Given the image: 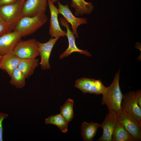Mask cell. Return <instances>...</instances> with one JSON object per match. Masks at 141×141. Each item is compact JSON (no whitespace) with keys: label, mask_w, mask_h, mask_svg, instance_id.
Here are the masks:
<instances>
[{"label":"cell","mask_w":141,"mask_h":141,"mask_svg":"<svg viewBox=\"0 0 141 141\" xmlns=\"http://www.w3.org/2000/svg\"><path fill=\"white\" fill-rule=\"evenodd\" d=\"M134 96L136 100L139 107L141 108V90H139L135 92Z\"/></svg>","instance_id":"25"},{"label":"cell","mask_w":141,"mask_h":141,"mask_svg":"<svg viewBox=\"0 0 141 141\" xmlns=\"http://www.w3.org/2000/svg\"><path fill=\"white\" fill-rule=\"evenodd\" d=\"M116 112L109 111L100 127L103 129L102 135L97 140L99 141H112V134L118 122Z\"/></svg>","instance_id":"13"},{"label":"cell","mask_w":141,"mask_h":141,"mask_svg":"<svg viewBox=\"0 0 141 141\" xmlns=\"http://www.w3.org/2000/svg\"><path fill=\"white\" fill-rule=\"evenodd\" d=\"M22 36L18 32L13 31L0 37V55L3 56L13 51Z\"/></svg>","instance_id":"12"},{"label":"cell","mask_w":141,"mask_h":141,"mask_svg":"<svg viewBox=\"0 0 141 141\" xmlns=\"http://www.w3.org/2000/svg\"><path fill=\"white\" fill-rule=\"evenodd\" d=\"M38 58H21L17 67L26 78L28 79L33 74L38 66Z\"/></svg>","instance_id":"16"},{"label":"cell","mask_w":141,"mask_h":141,"mask_svg":"<svg viewBox=\"0 0 141 141\" xmlns=\"http://www.w3.org/2000/svg\"><path fill=\"white\" fill-rule=\"evenodd\" d=\"M48 4V0H26L21 17L34 16L40 13H45Z\"/></svg>","instance_id":"9"},{"label":"cell","mask_w":141,"mask_h":141,"mask_svg":"<svg viewBox=\"0 0 141 141\" xmlns=\"http://www.w3.org/2000/svg\"><path fill=\"white\" fill-rule=\"evenodd\" d=\"M111 140L112 141H136L131 135L118 121L113 132Z\"/></svg>","instance_id":"19"},{"label":"cell","mask_w":141,"mask_h":141,"mask_svg":"<svg viewBox=\"0 0 141 141\" xmlns=\"http://www.w3.org/2000/svg\"><path fill=\"white\" fill-rule=\"evenodd\" d=\"M135 92L130 91L124 95L121 108L133 116L141 124V108L136 100Z\"/></svg>","instance_id":"8"},{"label":"cell","mask_w":141,"mask_h":141,"mask_svg":"<svg viewBox=\"0 0 141 141\" xmlns=\"http://www.w3.org/2000/svg\"><path fill=\"white\" fill-rule=\"evenodd\" d=\"M84 94H102L106 88L100 79L82 78L77 80L74 85Z\"/></svg>","instance_id":"6"},{"label":"cell","mask_w":141,"mask_h":141,"mask_svg":"<svg viewBox=\"0 0 141 141\" xmlns=\"http://www.w3.org/2000/svg\"><path fill=\"white\" fill-rule=\"evenodd\" d=\"M59 38H52L46 42L43 43L38 41V50L41 58L39 64L43 70L50 69L49 63L50 55L53 46Z\"/></svg>","instance_id":"14"},{"label":"cell","mask_w":141,"mask_h":141,"mask_svg":"<svg viewBox=\"0 0 141 141\" xmlns=\"http://www.w3.org/2000/svg\"><path fill=\"white\" fill-rule=\"evenodd\" d=\"M17 0H0V7L11 3Z\"/></svg>","instance_id":"26"},{"label":"cell","mask_w":141,"mask_h":141,"mask_svg":"<svg viewBox=\"0 0 141 141\" xmlns=\"http://www.w3.org/2000/svg\"><path fill=\"white\" fill-rule=\"evenodd\" d=\"M52 3H54L56 2L57 1H58L59 0H49Z\"/></svg>","instance_id":"27"},{"label":"cell","mask_w":141,"mask_h":141,"mask_svg":"<svg viewBox=\"0 0 141 141\" xmlns=\"http://www.w3.org/2000/svg\"><path fill=\"white\" fill-rule=\"evenodd\" d=\"M48 20L47 16L44 13L34 16L22 17L13 30L19 33L22 37H25L34 32L44 25Z\"/></svg>","instance_id":"2"},{"label":"cell","mask_w":141,"mask_h":141,"mask_svg":"<svg viewBox=\"0 0 141 141\" xmlns=\"http://www.w3.org/2000/svg\"><path fill=\"white\" fill-rule=\"evenodd\" d=\"M118 121L136 141L141 140V124L132 115L121 108L116 113Z\"/></svg>","instance_id":"4"},{"label":"cell","mask_w":141,"mask_h":141,"mask_svg":"<svg viewBox=\"0 0 141 141\" xmlns=\"http://www.w3.org/2000/svg\"><path fill=\"white\" fill-rule=\"evenodd\" d=\"M2 56H1L0 55V62L1 58H2ZM0 69H1V68H0Z\"/></svg>","instance_id":"28"},{"label":"cell","mask_w":141,"mask_h":141,"mask_svg":"<svg viewBox=\"0 0 141 141\" xmlns=\"http://www.w3.org/2000/svg\"><path fill=\"white\" fill-rule=\"evenodd\" d=\"M45 123L46 124H52L56 126L63 133H66L68 131L69 123L60 113L46 118Z\"/></svg>","instance_id":"20"},{"label":"cell","mask_w":141,"mask_h":141,"mask_svg":"<svg viewBox=\"0 0 141 141\" xmlns=\"http://www.w3.org/2000/svg\"><path fill=\"white\" fill-rule=\"evenodd\" d=\"M21 60L13 51L2 56L0 62L1 69L5 70L10 77L14 70L18 67Z\"/></svg>","instance_id":"15"},{"label":"cell","mask_w":141,"mask_h":141,"mask_svg":"<svg viewBox=\"0 0 141 141\" xmlns=\"http://www.w3.org/2000/svg\"><path fill=\"white\" fill-rule=\"evenodd\" d=\"M8 116V115L6 113H0V141H3V128L2 122Z\"/></svg>","instance_id":"24"},{"label":"cell","mask_w":141,"mask_h":141,"mask_svg":"<svg viewBox=\"0 0 141 141\" xmlns=\"http://www.w3.org/2000/svg\"><path fill=\"white\" fill-rule=\"evenodd\" d=\"M26 0H18L0 7V16L13 30L21 18L22 9Z\"/></svg>","instance_id":"3"},{"label":"cell","mask_w":141,"mask_h":141,"mask_svg":"<svg viewBox=\"0 0 141 141\" xmlns=\"http://www.w3.org/2000/svg\"><path fill=\"white\" fill-rule=\"evenodd\" d=\"M120 70L115 74L110 85L106 87L102 98V104L106 105L108 111L117 112L121 109V103L124 95L121 91L119 80Z\"/></svg>","instance_id":"1"},{"label":"cell","mask_w":141,"mask_h":141,"mask_svg":"<svg viewBox=\"0 0 141 141\" xmlns=\"http://www.w3.org/2000/svg\"><path fill=\"white\" fill-rule=\"evenodd\" d=\"M48 1L50 14L49 34L52 38L64 37L66 36V33L61 29L60 25L58 20V15L59 14L58 9L49 0H48Z\"/></svg>","instance_id":"11"},{"label":"cell","mask_w":141,"mask_h":141,"mask_svg":"<svg viewBox=\"0 0 141 141\" xmlns=\"http://www.w3.org/2000/svg\"><path fill=\"white\" fill-rule=\"evenodd\" d=\"M37 40L34 38L19 41L13 51L21 59L35 58L39 55Z\"/></svg>","instance_id":"5"},{"label":"cell","mask_w":141,"mask_h":141,"mask_svg":"<svg viewBox=\"0 0 141 141\" xmlns=\"http://www.w3.org/2000/svg\"><path fill=\"white\" fill-rule=\"evenodd\" d=\"M100 124L91 121L87 123L84 121L81 127V135L84 141H92L95 136Z\"/></svg>","instance_id":"17"},{"label":"cell","mask_w":141,"mask_h":141,"mask_svg":"<svg viewBox=\"0 0 141 141\" xmlns=\"http://www.w3.org/2000/svg\"><path fill=\"white\" fill-rule=\"evenodd\" d=\"M60 25L66 28V36L68 42V46L67 48L60 55L59 58L61 59L67 57L74 52H78L84 54L87 56H91L90 53L87 50H82L78 48L75 43V36L70 30L69 23L64 18L61 17L59 20Z\"/></svg>","instance_id":"7"},{"label":"cell","mask_w":141,"mask_h":141,"mask_svg":"<svg viewBox=\"0 0 141 141\" xmlns=\"http://www.w3.org/2000/svg\"><path fill=\"white\" fill-rule=\"evenodd\" d=\"M13 29L3 20L0 16V37L10 32Z\"/></svg>","instance_id":"23"},{"label":"cell","mask_w":141,"mask_h":141,"mask_svg":"<svg viewBox=\"0 0 141 141\" xmlns=\"http://www.w3.org/2000/svg\"><path fill=\"white\" fill-rule=\"evenodd\" d=\"M73 105V100L68 98L60 108V114L68 123L72 120L74 117Z\"/></svg>","instance_id":"22"},{"label":"cell","mask_w":141,"mask_h":141,"mask_svg":"<svg viewBox=\"0 0 141 141\" xmlns=\"http://www.w3.org/2000/svg\"><path fill=\"white\" fill-rule=\"evenodd\" d=\"M70 5L75 9L74 14L77 16L90 14L94 9L92 4L85 0H72Z\"/></svg>","instance_id":"18"},{"label":"cell","mask_w":141,"mask_h":141,"mask_svg":"<svg viewBox=\"0 0 141 141\" xmlns=\"http://www.w3.org/2000/svg\"><path fill=\"white\" fill-rule=\"evenodd\" d=\"M57 4L59 14H61L66 20L71 24L73 33L76 37H78V27L80 25L86 24L87 23V19L76 17L72 13L67 4L63 5L58 1Z\"/></svg>","instance_id":"10"},{"label":"cell","mask_w":141,"mask_h":141,"mask_svg":"<svg viewBox=\"0 0 141 141\" xmlns=\"http://www.w3.org/2000/svg\"><path fill=\"white\" fill-rule=\"evenodd\" d=\"M10 77V84L16 88L21 89L25 86L26 78L18 67L14 70Z\"/></svg>","instance_id":"21"}]
</instances>
